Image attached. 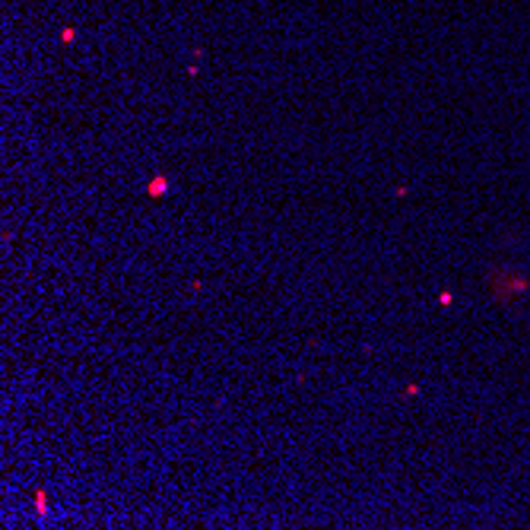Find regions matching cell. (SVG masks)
<instances>
[{"instance_id":"1","label":"cell","mask_w":530,"mask_h":530,"mask_svg":"<svg viewBox=\"0 0 530 530\" xmlns=\"http://www.w3.org/2000/svg\"><path fill=\"white\" fill-rule=\"evenodd\" d=\"M165 191H169V178H162V175H156L150 184H146V194H150V197H162Z\"/></svg>"}]
</instances>
